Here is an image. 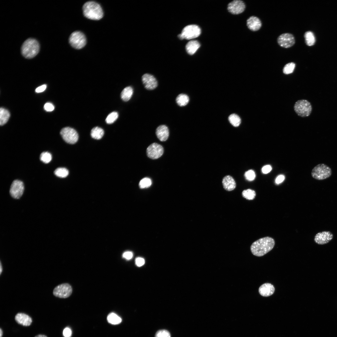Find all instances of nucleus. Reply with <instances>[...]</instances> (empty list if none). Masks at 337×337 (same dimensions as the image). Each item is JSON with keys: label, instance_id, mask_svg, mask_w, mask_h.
Returning a JSON list of instances; mask_svg holds the SVG:
<instances>
[{"label": "nucleus", "instance_id": "6", "mask_svg": "<svg viewBox=\"0 0 337 337\" xmlns=\"http://www.w3.org/2000/svg\"><path fill=\"white\" fill-rule=\"evenodd\" d=\"M201 33L200 28L196 25H190L185 27L178 37L181 39L190 40L198 37Z\"/></svg>", "mask_w": 337, "mask_h": 337}, {"label": "nucleus", "instance_id": "25", "mask_svg": "<svg viewBox=\"0 0 337 337\" xmlns=\"http://www.w3.org/2000/svg\"><path fill=\"white\" fill-rule=\"evenodd\" d=\"M304 36L305 43L307 46H311L315 44V39L313 32L310 31L306 32L304 34Z\"/></svg>", "mask_w": 337, "mask_h": 337}, {"label": "nucleus", "instance_id": "27", "mask_svg": "<svg viewBox=\"0 0 337 337\" xmlns=\"http://www.w3.org/2000/svg\"><path fill=\"white\" fill-rule=\"evenodd\" d=\"M107 320L109 323L113 325L119 324L122 321L121 318L114 313H111L108 315L107 317Z\"/></svg>", "mask_w": 337, "mask_h": 337}, {"label": "nucleus", "instance_id": "33", "mask_svg": "<svg viewBox=\"0 0 337 337\" xmlns=\"http://www.w3.org/2000/svg\"><path fill=\"white\" fill-rule=\"evenodd\" d=\"M152 181L151 179L148 178H144L142 179L139 182V186L141 188H147L149 187L151 185Z\"/></svg>", "mask_w": 337, "mask_h": 337}, {"label": "nucleus", "instance_id": "18", "mask_svg": "<svg viewBox=\"0 0 337 337\" xmlns=\"http://www.w3.org/2000/svg\"><path fill=\"white\" fill-rule=\"evenodd\" d=\"M275 291L274 286L269 283L262 285L259 288V294L262 296L268 297L272 295Z\"/></svg>", "mask_w": 337, "mask_h": 337}, {"label": "nucleus", "instance_id": "30", "mask_svg": "<svg viewBox=\"0 0 337 337\" xmlns=\"http://www.w3.org/2000/svg\"><path fill=\"white\" fill-rule=\"evenodd\" d=\"M54 173L57 176L63 178H65L68 176L69 174V171L65 168H59L55 170Z\"/></svg>", "mask_w": 337, "mask_h": 337}, {"label": "nucleus", "instance_id": "44", "mask_svg": "<svg viewBox=\"0 0 337 337\" xmlns=\"http://www.w3.org/2000/svg\"><path fill=\"white\" fill-rule=\"evenodd\" d=\"M35 337H47V336H46L45 335H38L36 336Z\"/></svg>", "mask_w": 337, "mask_h": 337}, {"label": "nucleus", "instance_id": "37", "mask_svg": "<svg viewBox=\"0 0 337 337\" xmlns=\"http://www.w3.org/2000/svg\"><path fill=\"white\" fill-rule=\"evenodd\" d=\"M136 265L139 267L143 266L145 263L144 259L141 257H138L136 258L135 260Z\"/></svg>", "mask_w": 337, "mask_h": 337}, {"label": "nucleus", "instance_id": "46", "mask_svg": "<svg viewBox=\"0 0 337 337\" xmlns=\"http://www.w3.org/2000/svg\"><path fill=\"white\" fill-rule=\"evenodd\" d=\"M0 274H1L2 272V264H1V262H0Z\"/></svg>", "mask_w": 337, "mask_h": 337}, {"label": "nucleus", "instance_id": "12", "mask_svg": "<svg viewBox=\"0 0 337 337\" xmlns=\"http://www.w3.org/2000/svg\"><path fill=\"white\" fill-rule=\"evenodd\" d=\"M277 40L279 45L281 47L285 48L291 47L295 43L294 36L289 33H285L281 35Z\"/></svg>", "mask_w": 337, "mask_h": 337}, {"label": "nucleus", "instance_id": "45", "mask_svg": "<svg viewBox=\"0 0 337 337\" xmlns=\"http://www.w3.org/2000/svg\"><path fill=\"white\" fill-rule=\"evenodd\" d=\"M3 334L2 330L1 328L0 329V337H2Z\"/></svg>", "mask_w": 337, "mask_h": 337}, {"label": "nucleus", "instance_id": "21", "mask_svg": "<svg viewBox=\"0 0 337 337\" xmlns=\"http://www.w3.org/2000/svg\"><path fill=\"white\" fill-rule=\"evenodd\" d=\"M200 46V44L197 41L191 40L186 45V49L188 54L192 55L195 53Z\"/></svg>", "mask_w": 337, "mask_h": 337}, {"label": "nucleus", "instance_id": "40", "mask_svg": "<svg viewBox=\"0 0 337 337\" xmlns=\"http://www.w3.org/2000/svg\"><path fill=\"white\" fill-rule=\"evenodd\" d=\"M272 170V167L270 165H267L264 166L261 169L262 173L264 174H267L269 173Z\"/></svg>", "mask_w": 337, "mask_h": 337}, {"label": "nucleus", "instance_id": "15", "mask_svg": "<svg viewBox=\"0 0 337 337\" xmlns=\"http://www.w3.org/2000/svg\"><path fill=\"white\" fill-rule=\"evenodd\" d=\"M333 235L329 231H323L317 233L315 236L314 241L319 245L326 244L333 238Z\"/></svg>", "mask_w": 337, "mask_h": 337}, {"label": "nucleus", "instance_id": "16", "mask_svg": "<svg viewBox=\"0 0 337 337\" xmlns=\"http://www.w3.org/2000/svg\"><path fill=\"white\" fill-rule=\"evenodd\" d=\"M247 26L248 28L252 31L258 30L261 27L262 24L260 19L257 17L252 16L247 20Z\"/></svg>", "mask_w": 337, "mask_h": 337}, {"label": "nucleus", "instance_id": "17", "mask_svg": "<svg viewBox=\"0 0 337 337\" xmlns=\"http://www.w3.org/2000/svg\"><path fill=\"white\" fill-rule=\"evenodd\" d=\"M156 134L160 141H165L167 139L169 135V131L168 127L164 125H159L156 129Z\"/></svg>", "mask_w": 337, "mask_h": 337}, {"label": "nucleus", "instance_id": "43", "mask_svg": "<svg viewBox=\"0 0 337 337\" xmlns=\"http://www.w3.org/2000/svg\"><path fill=\"white\" fill-rule=\"evenodd\" d=\"M46 85H42L38 87H37L36 90L35 91L37 93H40L43 92L46 89Z\"/></svg>", "mask_w": 337, "mask_h": 337}, {"label": "nucleus", "instance_id": "7", "mask_svg": "<svg viewBox=\"0 0 337 337\" xmlns=\"http://www.w3.org/2000/svg\"><path fill=\"white\" fill-rule=\"evenodd\" d=\"M69 42L72 47L76 49H80L83 48L86 45V39L82 32L80 31H75L70 35Z\"/></svg>", "mask_w": 337, "mask_h": 337}, {"label": "nucleus", "instance_id": "38", "mask_svg": "<svg viewBox=\"0 0 337 337\" xmlns=\"http://www.w3.org/2000/svg\"><path fill=\"white\" fill-rule=\"evenodd\" d=\"M44 108L47 111H51L54 110V106L50 103H46L45 104Z\"/></svg>", "mask_w": 337, "mask_h": 337}, {"label": "nucleus", "instance_id": "29", "mask_svg": "<svg viewBox=\"0 0 337 337\" xmlns=\"http://www.w3.org/2000/svg\"><path fill=\"white\" fill-rule=\"evenodd\" d=\"M242 196L249 200L253 199L256 196V193L254 190L248 189L243 190L242 193Z\"/></svg>", "mask_w": 337, "mask_h": 337}, {"label": "nucleus", "instance_id": "22", "mask_svg": "<svg viewBox=\"0 0 337 337\" xmlns=\"http://www.w3.org/2000/svg\"><path fill=\"white\" fill-rule=\"evenodd\" d=\"M133 93V88L129 86L125 88L122 91L120 96L122 99L125 101H127L130 99Z\"/></svg>", "mask_w": 337, "mask_h": 337}, {"label": "nucleus", "instance_id": "10", "mask_svg": "<svg viewBox=\"0 0 337 337\" xmlns=\"http://www.w3.org/2000/svg\"><path fill=\"white\" fill-rule=\"evenodd\" d=\"M148 157L152 159H156L160 157L164 153V149L160 145L153 143L147 148L146 150Z\"/></svg>", "mask_w": 337, "mask_h": 337}, {"label": "nucleus", "instance_id": "19", "mask_svg": "<svg viewBox=\"0 0 337 337\" xmlns=\"http://www.w3.org/2000/svg\"><path fill=\"white\" fill-rule=\"evenodd\" d=\"M17 322L24 326H28L31 325L32 320L30 317L23 313H18L15 318Z\"/></svg>", "mask_w": 337, "mask_h": 337}, {"label": "nucleus", "instance_id": "11", "mask_svg": "<svg viewBox=\"0 0 337 337\" xmlns=\"http://www.w3.org/2000/svg\"><path fill=\"white\" fill-rule=\"evenodd\" d=\"M24 190V186L21 181L16 180L11 184L10 189L11 196L15 199H19L22 195Z\"/></svg>", "mask_w": 337, "mask_h": 337}, {"label": "nucleus", "instance_id": "36", "mask_svg": "<svg viewBox=\"0 0 337 337\" xmlns=\"http://www.w3.org/2000/svg\"><path fill=\"white\" fill-rule=\"evenodd\" d=\"M170 333L167 330H160L156 333L155 337H170Z\"/></svg>", "mask_w": 337, "mask_h": 337}, {"label": "nucleus", "instance_id": "35", "mask_svg": "<svg viewBox=\"0 0 337 337\" xmlns=\"http://www.w3.org/2000/svg\"><path fill=\"white\" fill-rule=\"evenodd\" d=\"M244 176L246 179L249 181L253 180L256 177V174L252 170H249L245 172Z\"/></svg>", "mask_w": 337, "mask_h": 337}, {"label": "nucleus", "instance_id": "14", "mask_svg": "<svg viewBox=\"0 0 337 337\" xmlns=\"http://www.w3.org/2000/svg\"><path fill=\"white\" fill-rule=\"evenodd\" d=\"M142 80L145 88L148 90H153L158 86L156 79L152 75L146 73L143 75Z\"/></svg>", "mask_w": 337, "mask_h": 337}, {"label": "nucleus", "instance_id": "8", "mask_svg": "<svg viewBox=\"0 0 337 337\" xmlns=\"http://www.w3.org/2000/svg\"><path fill=\"white\" fill-rule=\"evenodd\" d=\"M62 138L66 142L70 144L76 143L78 139V135L76 131L71 128L66 127L60 131Z\"/></svg>", "mask_w": 337, "mask_h": 337}, {"label": "nucleus", "instance_id": "2", "mask_svg": "<svg viewBox=\"0 0 337 337\" xmlns=\"http://www.w3.org/2000/svg\"><path fill=\"white\" fill-rule=\"evenodd\" d=\"M84 16L92 20H99L102 18L104 13L100 5L96 2L90 1L85 2L83 6Z\"/></svg>", "mask_w": 337, "mask_h": 337}, {"label": "nucleus", "instance_id": "4", "mask_svg": "<svg viewBox=\"0 0 337 337\" xmlns=\"http://www.w3.org/2000/svg\"><path fill=\"white\" fill-rule=\"evenodd\" d=\"M294 110L297 114L300 117H305L309 116L312 110L310 103L306 100L297 101L294 105Z\"/></svg>", "mask_w": 337, "mask_h": 337}, {"label": "nucleus", "instance_id": "39", "mask_svg": "<svg viewBox=\"0 0 337 337\" xmlns=\"http://www.w3.org/2000/svg\"><path fill=\"white\" fill-rule=\"evenodd\" d=\"M63 334L64 337H71L72 335L71 329L69 327H66L63 330Z\"/></svg>", "mask_w": 337, "mask_h": 337}, {"label": "nucleus", "instance_id": "23", "mask_svg": "<svg viewBox=\"0 0 337 337\" xmlns=\"http://www.w3.org/2000/svg\"><path fill=\"white\" fill-rule=\"evenodd\" d=\"M10 116L9 111L3 108L0 109V125H3L8 121Z\"/></svg>", "mask_w": 337, "mask_h": 337}, {"label": "nucleus", "instance_id": "1", "mask_svg": "<svg viewBox=\"0 0 337 337\" xmlns=\"http://www.w3.org/2000/svg\"><path fill=\"white\" fill-rule=\"evenodd\" d=\"M275 244L273 238L268 237H264L253 242L251 246V251L253 255L261 256L271 251Z\"/></svg>", "mask_w": 337, "mask_h": 337}, {"label": "nucleus", "instance_id": "32", "mask_svg": "<svg viewBox=\"0 0 337 337\" xmlns=\"http://www.w3.org/2000/svg\"><path fill=\"white\" fill-rule=\"evenodd\" d=\"M118 114L117 112H113L110 113L107 117L105 121L108 124L114 123L118 118Z\"/></svg>", "mask_w": 337, "mask_h": 337}, {"label": "nucleus", "instance_id": "28", "mask_svg": "<svg viewBox=\"0 0 337 337\" xmlns=\"http://www.w3.org/2000/svg\"><path fill=\"white\" fill-rule=\"evenodd\" d=\"M228 120L230 123L234 127L238 126L241 123L240 117L235 114L230 115L228 117Z\"/></svg>", "mask_w": 337, "mask_h": 337}, {"label": "nucleus", "instance_id": "31", "mask_svg": "<svg viewBox=\"0 0 337 337\" xmlns=\"http://www.w3.org/2000/svg\"><path fill=\"white\" fill-rule=\"evenodd\" d=\"M295 64L292 62L286 64L283 68V72L285 74H289L292 73L295 68Z\"/></svg>", "mask_w": 337, "mask_h": 337}, {"label": "nucleus", "instance_id": "5", "mask_svg": "<svg viewBox=\"0 0 337 337\" xmlns=\"http://www.w3.org/2000/svg\"><path fill=\"white\" fill-rule=\"evenodd\" d=\"M331 168L325 164H319L315 166L312 169L311 175L315 179L318 180L325 179L331 175Z\"/></svg>", "mask_w": 337, "mask_h": 337}, {"label": "nucleus", "instance_id": "42", "mask_svg": "<svg viewBox=\"0 0 337 337\" xmlns=\"http://www.w3.org/2000/svg\"><path fill=\"white\" fill-rule=\"evenodd\" d=\"M285 178V176L283 175H280L277 176L275 179V182L276 184H279L282 182Z\"/></svg>", "mask_w": 337, "mask_h": 337}, {"label": "nucleus", "instance_id": "3", "mask_svg": "<svg viewBox=\"0 0 337 337\" xmlns=\"http://www.w3.org/2000/svg\"><path fill=\"white\" fill-rule=\"evenodd\" d=\"M39 44L36 39L29 38L26 40L21 47V53L23 56L27 59L35 57L38 53Z\"/></svg>", "mask_w": 337, "mask_h": 337}, {"label": "nucleus", "instance_id": "41", "mask_svg": "<svg viewBox=\"0 0 337 337\" xmlns=\"http://www.w3.org/2000/svg\"><path fill=\"white\" fill-rule=\"evenodd\" d=\"M133 256V253L130 251H127L124 252L123 254V257L127 260L131 259Z\"/></svg>", "mask_w": 337, "mask_h": 337}, {"label": "nucleus", "instance_id": "26", "mask_svg": "<svg viewBox=\"0 0 337 337\" xmlns=\"http://www.w3.org/2000/svg\"><path fill=\"white\" fill-rule=\"evenodd\" d=\"M189 100V98L187 95L181 94L177 97L176 101L178 105L180 106H183L188 104Z\"/></svg>", "mask_w": 337, "mask_h": 337}, {"label": "nucleus", "instance_id": "9", "mask_svg": "<svg viewBox=\"0 0 337 337\" xmlns=\"http://www.w3.org/2000/svg\"><path fill=\"white\" fill-rule=\"evenodd\" d=\"M72 292L71 286L68 284L59 285L54 289L53 294L56 296L60 298H66L69 297Z\"/></svg>", "mask_w": 337, "mask_h": 337}, {"label": "nucleus", "instance_id": "20", "mask_svg": "<svg viewBox=\"0 0 337 337\" xmlns=\"http://www.w3.org/2000/svg\"><path fill=\"white\" fill-rule=\"evenodd\" d=\"M222 183L224 188L227 191H232L236 187V183L235 180L230 175L226 176L223 178Z\"/></svg>", "mask_w": 337, "mask_h": 337}, {"label": "nucleus", "instance_id": "34", "mask_svg": "<svg viewBox=\"0 0 337 337\" xmlns=\"http://www.w3.org/2000/svg\"><path fill=\"white\" fill-rule=\"evenodd\" d=\"M40 159L44 163L47 164L50 162L52 159L51 154L47 152L42 153L40 156Z\"/></svg>", "mask_w": 337, "mask_h": 337}, {"label": "nucleus", "instance_id": "24", "mask_svg": "<svg viewBox=\"0 0 337 337\" xmlns=\"http://www.w3.org/2000/svg\"><path fill=\"white\" fill-rule=\"evenodd\" d=\"M104 131L101 128L95 127L93 128L91 131L90 134L91 137L94 139H100L103 136Z\"/></svg>", "mask_w": 337, "mask_h": 337}, {"label": "nucleus", "instance_id": "13", "mask_svg": "<svg viewBox=\"0 0 337 337\" xmlns=\"http://www.w3.org/2000/svg\"><path fill=\"white\" fill-rule=\"evenodd\" d=\"M245 8L244 3L239 0H234L228 5V11L233 14H238L243 12Z\"/></svg>", "mask_w": 337, "mask_h": 337}]
</instances>
